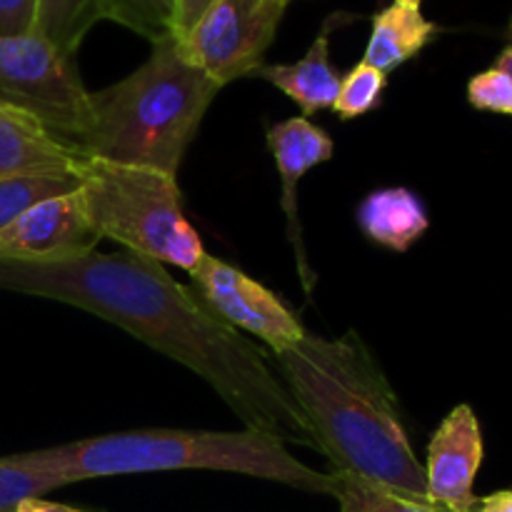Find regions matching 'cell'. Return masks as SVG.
<instances>
[{
	"label": "cell",
	"mask_w": 512,
	"mask_h": 512,
	"mask_svg": "<svg viewBox=\"0 0 512 512\" xmlns=\"http://www.w3.org/2000/svg\"><path fill=\"white\" fill-rule=\"evenodd\" d=\"M0 288L58 300L113 323L203 378L248 430L318 450L313 428L263 348L215 318L160 263L93 253L68 263H0Z\"/></svg>",
	"instance_id": "obj_1"
},
{
	"label": "cell",
	"mask_w": 512,
	"mask_h": 512,
	"mask_svg": "<svg viewBox=\"0 0 512 512\" xmlns=\"http://www.w3.org/2000/svg\"><path fill=\"white\" fill-rule=\"evenodd\" d=\"M273 363L313 428L330 473L360 475L428 498L425 468L410 445L398 393L360 333H305L275 353Z\"/></svg>",
	"instance_id": "obj_2"
},
{
	"label": "cell",
	"mask_w": 512,
	"mask_h": 512,
	"mask_svg": "<svg viewBox=\"0 0 512 512\" xmlns=\"http://www.w3.org/2000/svg\"><path fill=\"white\" fill-rule=\"evenodd\" d=\"M33 468L80 483L115 475L215 470L270 480L305 493L330 495L333 478L295 458L283 440L260 430H175L148 428L95 435L75 443L25 453Z\"/></svg>",
	"instance_id": "obj_3"
},
{
	"label": "cell",
	"mask_w": 512,
	"mask_h": 512,
	"mask_svg": "<svg viewBox=\"0 0 512 512\" xmlns=\"http://www.w3.org/2000/svg\"><path fill=\"white\" fill-rule=\"evenodd\" d=\"M218 93V85L185 58L178 38L168 35L153 43L140 68L90 93V125L80 155L143 165L178 178Z\"/></svg>",
	"instance_id": "obj_4"
},
{
	"label": "cell",
	"mask_w": 512,
	"mask_h": 512,
	"mask_svg": "<svg viewBox=\"0 0 512 512\" xmlns=\"http://www.w3.org/2000/svg\"><path fill=\"white\" fill-rule=\"evenodd\" d=\"M80 195L100 238L155 263L185 273L200 263L205 245L183 213L178 178L143 165L85 158L80 163Z\"/></svg>",
	"instance_id": "obj_5"
},
{
	"label": "cell",
	"mask_w": 512,
	"mask_h": 512,
	"mask_svg": "<svg viewBox=\"0 0 512 512\" xmlns=\"http://www.w3.org/2000/svg\"><path fill=\"white\" fill-rule=\"evenodd\" d=\"M0 103L35 115L80 153L90 125V90L75 65L40 33L0 38Z\"/></svg>",
	"instance_id": "obj_6"
},
{
	"label": "cell",
	"mask_w": 512,
	"mask_h": 512,
	"mask_svg": "<svg viewBox=\"0 0 512 512\" xmlns=\"http://www.w3.org/2000/svg\"><path fill=\"white\" fill-rule=\"evenodd\" d=\"M285 0H213L198 23L178 38L185 58L218 88L255 75L278 35Z\"/></svg>",
	"instance_id": "obj_7"
},
{
	"label": "cell",
	"mask_w": 512,
	"mask_h": 512,
	"mask_svg": "<svg viewBox=\"0 0 512 512\" xmlns=\"http://www.w3.org/2000/svg\"><path fill=\"white\" fill-rule=\"evenodd\" d=\"M188 275L193 280V293L215 318L238 333L258 338L273 355L305 335L298 315L273 290L235 265L205 253Z\"/></svg>",
	"instance_id": "obj_8"
},
{
	"label": "cell",
	"mask_w": 512,
	"mask_h": 512,
	"mask_svg": "<svg viewBox=\"0 0 512 512\" xmlns=\"http://www.w3.org/2000/svg\"><path fill=\"white\" fill-rule=\"evenodd\" d=\"M100 240L78 188L33 205L0 230V263H68L93 253Z\"/></svg>",
	"instance_id": "obj_9"
},
{
	"label": "cell",
	"mask_w": 512,
	"mask_h": 512,
	"mask_svg": "<svg viewBox=\"0 0 512 512\" xmlns=\"http://www.w3.org/2000/svg\"><path fill=\"white\" fill-rule=\"evenodd\" d=\"M483 430L470 405H455L428 443V498L448 512L475 510V478L483 465Z\"/></svg>",
	"instance_id": "obj_10"
},
{
	"label": "cell",
	"mask_w": 512,
	"mask_h": 512,
	"mask_svg": "<svg viewBox=\"0 0 512 512\" xmlns=\"http://www.w3.org/2000/svg\"><path fill=\"white\" fill-rule=\"evenodd\" d=\"M268 150L275 160V168H278L280 185H283L280 205H283L285 220H288V235L295 250L300 283H303L305 295H313L318 275H315L313 265L308 263V253H305L303 245V228H300L298 218V185L305 178V173L333 158L335 143L328 130L298 115V118L270 125Z\"/></svg>",
	"instance_id": "obj_11"
},
{
	"label": "cell",
	"mask_w": 512,
	"mask_h": 512,
	"mask_svg": "<svg viewBox=\"0 0 512 512\" xmlns=\"http://www.w3.org/2000/svg\"><path fill=\"white\" fill-rule=\"evenodd\" d=\"M83 155L55 138L35 115L0 103V180L33 173H75Z\"/></svg>",
	"instance_id": "obj_12"
},
{
	"label": "cell",
	"mask_w": 512,
	"mask_h": 512,
	"mask_svg": "<svg viewBox=\"0 0 512 512\" xmlns=\"http://www.w3.org/2000/svg\"><path fill=\"white\" fill-rule=\"evenodd\" d=\"M333 25L335 15L325 20L318 38L313 40L308 53H305L298 63H263L255 70L258 78L268 80V83L275 85L280 93L288 95V98L303 110V118H310V115L330 108V105L335 103V98H338L343 75H340L338 68H333V63H330V30H333Z\"/></svg>",
	"instance_id": "obj_13"
},
{
	"label": "cell",
	"mask_w": 512,
	"mask_h": 512,
	"mask_svg": "<svg viewBox=\"0 0 512 512\" xmlns=\"http://www.w3.org/2000/svg\"><path fill=\"white\" fill-rule=\"evenodd\" d=\"M355 223L370 243L393 253H408L430 228L428 210L410 188H380L363 198Z\"/></svg>",
	"instance_id": "obj_14"
},
{
	"label": "cell",
	"mask_w": 512,
	"mask_h": 512,
	"mask_svg": "<svg viewBox=\"0 0 512 512\" xmlns=\"http://www.w3.org/2000/svg\"><path fill=\"white\" fill-rule=\"evenodd\" d=\"M438 33V25L430 23L420 5L390 3L373 18L368 48L363 63L383 70L385 75L413 60Z\"/></svg>",
	"instance_id": "obj_15"
},
{
	"label": "cell",
	"mask_w": 512,
	"mask_h": 512,
	"mask_svg": "<svg viewBox=\"0 0 512 512\" xmlns=\"http://www.w3.org/2000/svg\"><path fill=\"white\" fill-rule=\"evenodd\" d=\"M105 20V0H38L35 33L75 55L95 23Z\"/></svg>",
	"instance_id": "obj_16"
},
{
	"label": "cell",
	"mask_w": 512,
	"mask_h": 512,
	"mask_svg": "<svg viewBox=\"0 0 512 512\" xmlns=\"http://www.w3.org/2000/svg\"><path fill=\"white\" fill-rule=\"evenodd\" d=\"M330 478H333L330 498L338 500L340 512H448L433 500L413 498L360 475L330 473Z\"/></svg>",
	"instance_id": "obj_17"
},
{
	"label": "cell",
	"mask_w": 512,
	"mask_h": 512,
	"mask_svg": "<svg viewBox=\"0 0 512 512\" xmlns=\"http://www.w3.org/2000/svg\"><path fill=\"white\" fill-rule=\"evenodd\" d=\"M80 188V168L75 173H33L0 180V230L33 205L48 198L75 193Z\"/></svg>",
	"instance_id": "obj_18"
},
{
	"label": "cell",
	"mask_w": 512,
	"mask_h": 512,
	"mask_svg": "<svg viewBox=\"0 0 512 512\" xmlns=\"http://www.w3.org/2000/svg\"><path fill=\"white\" fill-rule=\"evenodd\" d=\"M178 0H105V20L158 43L175 33Z\"/></svg>",
	"instance_id": "obj_19"
},
{
	"label": "cell",
	"mask_w": 512,
	"mask_h": 512,
	"mask_svg": "<svg viewBox=\"0 0 512 512\" xmlns=\"http://www.w3.org/2000/svg\"><path fill=\"white\" fill-rule=\"evenodd\" d=\"M385 88H388V75L383 70L373 68V65L360 60L343 80H340V90L335 103L330 105L340 120H355L363 115L373 113L383 105Z\"/></svg>",
	"instance_id": "obj_20"
},
{
	"label": "cell",
	"mask_w": 512,
	"mask_h": 512,
	"mask_svg": "<svg viewBox=\"0 0 512 512\" xmlns=\"http://www.w3.org/2000/svg\"><path fill=\"white\" fill-rule=\"evenodd\" d=\"M65 485L60 475L33 468L25 453L0 458V512H10L20 500L48 495Z\"/></svg>",
	"instance_id": "obj_21"
},
{
	"label": "cell",
	"mask_w": 512,
	"mask_h": 512,
	"mask_svg": "<svg viewBox=\"0 0 512 512\" xmlns=\"http://www.w3.org/2000/svg\"><path fill=\"white\" fill-rule=\"evenodd\" d=\"M468 103L485 113L512 115V78L498 65L473 75L468 83Z\"/></svg>",
	"instance_id": "obj_22"
},
{
	"label": "cell",
	"mask_w": 512,
	"mask_h": 512,
	"mask_svg": "<svg viewBox=\"0 0 512 512\" xmlns=\"http://www.w3.org/2000/svg\"><path fill=\"white\" fill-rule=\"evenodd\" d=\"M38 0H0V38L35 33Z\"/></svg>",
	"instance_id": "obj_23"
},
{
	"label": "cell",
	"mask_w": 512,
	"mask_h": 512,
	"mask_svg": "<svg viewBox=\"0 0 512 512\" xmlns=\"http://www.w3.org/2000/svg\"><path fill=\"white\" fill-rule=\"evenodd\" d=\"M213 3V0H178V15H175V38H183L195 23H198L200 15L205 13V8Z\"/></svg>",
	"instance_id": "obj_24"
},
{
	"label": "cell",
	"mask_w": 512,
	"mask_h": 512,
	"mask_svg": "<svg viewBox=\"0 0 512 512\" xmlns=\"http://www.w3.org/2000/svg\"><path fill=\"white\" fill-rule=\"evenodd\" d=\"M10 512H83V508H73V505L55 503V500H48L45 495H38V498H25L20 500Z\"/></svg>",
	"instance_id": "obj_25"
},
{
	"label": "cell",
	"mask_w": 512,
	"mask_h": 512,
	"mask_svg": "<svg viewBox=\"0 0 512 512\" xmlns=\"http://www.w3.org/2000/svg\"><path fill=\"white\" fill-rule=\"evenodd\" d=\"M473 512H512V490H500V493L478 500Z\"/></svg>",
	"instance_id": "obj_26"
},
{
	"label": "cell",
	"mask_w": 512,
	"mask_h": 512,
	"mask_svg": "<svg viewBox=\"0 0 512 512\" xmlns=\"http://www.w3.org/2000/svg\"><path fill=\"white\" fill-rule=\"evenodd\" d=\"M495 65H498V68H503L505 73H508L510 78H512V45H510V48H505L503 53L498 55V60H495Z\"/></svg>",
	"instance_id": "obj_27"
},
{
	"label": "cell",
	"mask_w": 512,
	"mask_h": 512,
	"mask_svg": "<svg viewBox=\"0 0 512 512\" xmlns=\"http://www.w3.org/2000/svg\"><path fill=\"white\" fill-rule=\"evenodd\" d=\"M393 3H413V5H420L423 0H393Z\"/></svg>",
	"instance_id": "obj_28"
},
{
	"label": "cell",
	"mask_w": 512,
	"mask_h": 512,
	"mask_svg": "<svg viewBox=\"0 0 512 512\" xmlns=\"http://www.w3.org/2000/svg\"><path fill=\"white\" fill-rule=\"evenodd\" d=\"M285 3H293V0H285Z\"/></svg>",
	"instance_id": "obj_29"
},
{
	"label": "cell",
	"mask_w": 512,
	"mask_h": 512,
	"mask_svg": "<svg viewBox=\"0 0 512 512\" xmlns=\"http://www.w3.org/2000/svg\"><path fill=\"white\" fill-rule=\"evenodd\" d=\"M83 512H95V510H83Z\"/></svg>",
	"instance_id": "obj_30"
}]
</instances>
